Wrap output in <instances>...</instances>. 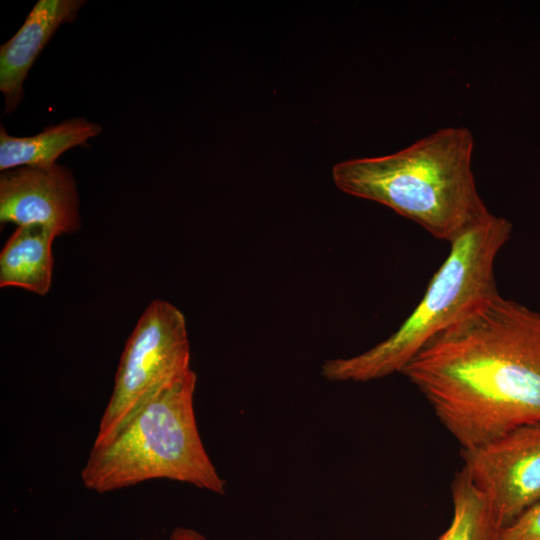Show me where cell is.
<instances>
[{
	"label": "cell",
	"mask_w": 540,
	"mask_h": 540,
	"mask_svg": "<svg viewBox=\"0 0 540 540\" xmlns=\"http://www.w3.org/2000/svg\"><path fill=\"white\" fill-rule=\"evenodd\" d=\"M404 375L469 448L540 421V313L500 294L432 337Z\"/></svg>",
	"instance_id": "obj_1"
},
{
	"label": "cell",
	"mask_w": 540,
	"mask_h": 540,
	"mask_svg": "<svg viewBox=\"0 0 540 540\" xmlns=\"http://www.w3.org/2000/svg\"><path fill=\"white\" fill-rule=\"evenodd\" d=\"M473 150L468 128L445 127L393 154L337 163L333 181L450 243L490 213L475 184Z\"/></svg>",
	"instance_id": "obj_2"
},
{
	"label": "cell",
	"mask_w": 540,
	"mask_h": 540,
	"mask_svg": "<svg viewBox=\"0 0 540 540\" xmlns=\"http://www.w3.org/2000/svg\"><path fill=\"white\" fill-rule=\"evenodd\" d=\"M512 223L488 213L450 242V251L411 314L387 339L352 357L326 360L324 378L369 382L401 373L435 335L499 294L494 265Z\"/></svg>",
	"instance_id": "obj_3"
},
{
	"label": "cell",
	"mask_w": 540,
	"mask_h": 540,
	"mask_svg": "<svg viewBox=\"0 0 540 540\" xmlns=\"http://www.w3.org/2000/svg\"><path fill=\"white\" fill-rule=\"evenodd\" d=\"M196 373L190 369L143 405L109 440L92 445L83 486L103 494L167 479L223 495L202 442L194 410Z\"/></svg>",
	"instance_id": "obj_4"
},
{
	"label": "cell",
	"mask_w": 540,
	"mask_h": 540,
	"mask_svg": "<svg viewBox=\"0 0 540 540\" xmlns=\"http://www.w3.org/2000/svg\"><path fill=\"white\" fill-rule=\"evenodd\" d=\"M183 313L154 300L128 338L93 445L109 440L143 405L190 370Z\"/></svg>",
	"instance_id": "obj_5"
},
{
	"label": "cell",
	"mask_w": 540,
	"mask_h": 540,
	"mask_svg": "<svg viewBox=\"0 0 540 540\" xmlns=\"http://www.w3.org/2000/svg\"><path fill=\"white\" fill-rule=\"evenodd\" d=\"M463 469L503 529L540 501V421L486 443L461 448Z\"/></svg>",
	"instance_id": "obj_6"
},
{
	"label": "cell",
	"mask_w": 540,
	"mask_h": 540,
	"mask_svg": "<svg viewBox=\"0 0 540 540\" xmlns=\"http://www.w3.org/2000/svg\"><path fill=\"white\" fill-rule=\"evenodd\" d=\"M0 222L39 224L57 236L80 227L79 198L69 168L22 166L0 175Z\"/></svg>",
	"instance_id": "obj_7"
},
{
	"label": "cell",
	"mask_w": 540,
	"mask_h": 540,
	"mask_svg": "<svg viewBox=\"0 0 540 540\" xmlns=\"http://www.w3.org/2000/svg\"><path fill=\"white\" fill-rule=\"evenodd\" d=\"M83 0H40L17 33L0 46V90L5 97L4 114L12 113L23 98V82L56 30L73 22Z\"/></svg>",
	"instance_id": "obj_8"
},
{
	"label": "cell",
	"mask_w": 540,
	"mask_h": 540,
	"mask_svg": "<svg viewBox=\"0 0 540 540\" xmlns=\"http://www.w3.org/2000/svg\"><path fill=\"white\" fill-rule=\"evenodd\" d=\"M56 237L43 225L18 226L0 253V286L20 287L44 296L51 286Z\"/></svg>",
	"instance_id": "obj_9"
},
{
	"label": "cell",
	"mask_w": 540,
	"mask_h": 540,
	"mask_svg": "<svg viewBox=\"0 0 540 540\" xmlns=\"http://www.w3.org/2000/svg\"><path fill=\"white\" fill-rule=\"evenodd\" d=\"M98 123L72 118L51 125L33 136L15 137L0 126V170L22 166L50 167L65 151L88 146V140L101 134Z\"/></svg>",
	"instance_id": "obj_10"
},
{
	"label": "cell",
	"mask_w": 540,
	"mask_h": 540,
	"mask_svg": "<svg viewBox=\"0 0 540 540\" xmlns=\"http://www.w3.org/2000/svg\"><path fill=\"white\" fill-rule=\"evenodd\" d=\"M453 516L436 540H497L500 528L488 501L462 468L451 484Z\"/></svg>",
	"instance_id": "obj_11"
},
{
	"label": "cell",
	"mask_w": 540,
	"mask_h": 540,
	"mask_svg": "<svg viewBox=\"0 0 540 540\" xmlns=\"http://www.w3.org/2000/svg\"><path fill=\"white\" fill-rule=\"evenodd\" d=\"M497 540H540V501L501 529Z\"/></svg>",
	"instance_id": "obj_12"
},
{
	"label": "cell",
	"mask_w": 540,
	"mask_h": 540,
	"mask_svg": "<svg viewBox=\"0 0 540 540\" xmlns=\"http://www.w3.org/2000/svg\"><path fill=\"white\" fill-rule=\"evenodd\" d=\"M140 540L152 539L141 538ZM168 540H207V538L196 529L178 526L171 531Z\"/></svg>",
	"instance_id": "obj_13"
}]
</instances>
